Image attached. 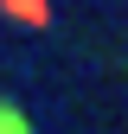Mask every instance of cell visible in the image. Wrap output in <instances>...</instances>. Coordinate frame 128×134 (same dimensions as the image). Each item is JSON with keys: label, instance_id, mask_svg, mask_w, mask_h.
<instances>
[{"label": "cell", "instance_id": "1", "mask_svg": "<svg viewBox=\"0 0 128 134\" xmlns=\"http://www.w3.org/2000/svg\"><path fill=\"white\" fill-rule=\"evenodd\" d=\"M0 13H13L19 26H51V0H0Z\"/></svg>", "mask_w": 128, "mask_h": 134}, {"label": "cell", "instance_id": "2", "mask_svg": "<svg viewBox=\"0 0 128 134\" xmlns=\"http://www.w3.org/2000/svg\"><path fill=\"white\" fill-rule=\"evenodd\" d=\"M0 134H32V115L13 102V96H0Z\"/></svg>", "mask_w": 128, "mask_h": 134}]
</instances>
